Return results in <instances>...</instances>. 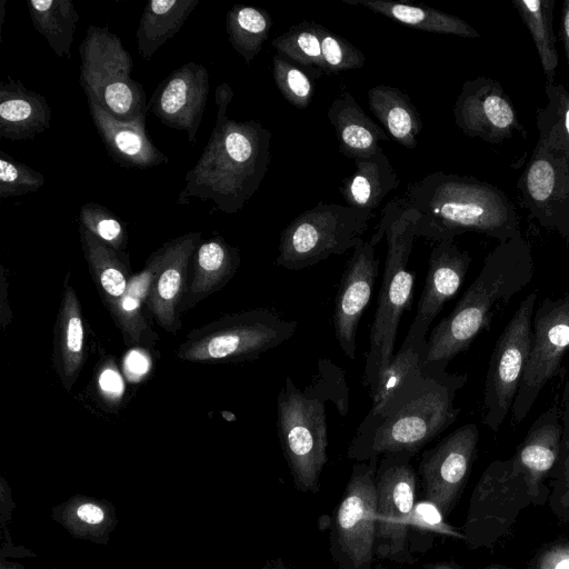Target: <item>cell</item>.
<instances>
[{
  "instance_id": "obj_3",
  "label": "cell",
  "mask_w": 569,
  "mask_h": 569,
  "mask_svg": "<svg viewBox=\"0 0 569 569\" xmlns=\"http://www.w3.org/2000/svg\"><path fill=\"white\" fill-rule=\"evenodd\" d=\"M533 264L525 246L509 242L497 248L452 311L429 333L423 373L445 372L449 362L488 330L498 307L508 303L532 279Z\"/></svg>"
},
{
  "instance_id": "obj_13",
  "label": "cell",
  "mask_w": 569,
  "mask_h": 569,
  "mask_svg": "<svg viewBox=\"0 0 569 569\" xmlns=\"http://www.w3.org/2000/svg\"><path fill=\"white\" fill-rule=\"evenodd\" d=\"M377 459L357 463L336 515L340 549L359 568L372 560L377 525Z\"/></svg>"
},
{
  "instance_id": "obj_4",
  "label": "cell",
  "mask_w": 569,
  "mask_h": 569,
  "mask_svg": "<svg viewBox=\"0 0 569 569\" xmlns=\"http://www.w3.org/2000/svg\"><path fill=\"white\" fill-rule=\"evenodd\" d=\"M417 212L405 208L398 198L382 210L381 219L369 242L376 247L387 238V257L378 305L369 335L365 381L370 397L376 392L379 377L393 357L401 316L411 308L415 274L408 269L416 236Z\"/></svg>"
},
{
  "instance_id": "obj_14",
  "label": "cell",
  "mask_w": 569,
  "mask_h": 569,
  "mask_svg": "<svg viewBox=\"0 0 569 569\" xmlns=\"http://www.w3.org/2000/svg\"><path fill=\"white\" fill-rule=\"evenodd\" d=\"M478 438L477 426L467 423L422 453L418 471L426 500L436 505L443 515L451 511L467 480Z\"/></svg>"
},
{
  "instance_id": "obj_24",
  "label": "cell",
  "mask_w": 569,
  "mask_h": 569,
  "mask_svg": "<svg viewBox=\"0 0 569 569\" xmlns=\"http://www.w3.org/2000/svg\"><path fill=\"white\" fill-rule=\"evenodd\" d=\"M240 251L223 237L201 241L193 254L192 277L181 305V313L221 290L240 266Z\"/></svg>"
},
{
  "instance_id": "obj_36",
  "label": "cell",
  "mask_w": 569,
  "mask_h": 569,
  "mask_svg": "<svg viewBox=\"0 0 569 569\" xmlns=\"http://www.w3.org/2000/svg\"><path fill=\"white\" fill-rule=\"evenodd\" d=\"M427 340L418 341L405 338L402 345L387 368L381 372L372 405L379 403L415 373L421 371Z\"/></svg>"
},
{
  "instance_id": "obj_2",
  "label": "cell",
  "mask_w": 569,
  "mask_h": 569,
  "mask_svg": "<svg viewBox=\"0 0 569 569\" xmlns=\"http://www.w3.org/2000/svg\"><path fill=\"white\" fill-rule=\"evenodd\" d=\"M466 379L446 371L415 373L372 405L348 448V457L360 461L398 453L412 457L456 421L460 409L455 408L453 400Z\"/></svg>"
},
{
  "instance_id": "obj_12",
  "label": "cell",
  "mask_w": 569,
  "mask_h": 569,
  "mask_svg": "<svg viewBox=\"0 0 569 569\" xmlns=\"http://www.w3.org/2000/svg\"><path fill=\"white\" fill-rule=\"evenodd\" d=\"M411 456H383L376 472L377 525L375 551L382 558L405 561L408 528L415 506L416 473Z\"/></svg>"
},
{
  "instance_id": "obj_35",
  "label": "cell",
  "mask_w": 569,
  "mask_h": 569,
  "mask_svg": "<svg viewBox=\"0 0 569 569\" xmlns=\"http://www.w3.org/2000/svg\"><path fill=\"white\" fill-rule=\"evenodd\" d=\"M271 44L295 64L323 73L325 64L316 22L303 20L277 36Z\"/></svg>"
},
{
  "instance_id": "obj_9",
  "label": "cell",
  "mask_w": 569,
  "mask_h": 569,
  "mask_svg": "<svg viewBox=\"0 0 569 569\" xmlns=\"http://www.w3.org/2000/svg\"><path fill=\"white\" fill-rule=\"evenodd\" d=\"M277 431L296 487L317 492L328 460L325 402L301 391L290 377L277 398Z\"/></svg>"
},
{
  "instance_id": "obj_22",
  "label": "cell",
  "mask_w": 569,
  "mask_h": 569,
  "mask_svg": "<svg viewBox=\"0 0 569 569\" xmlns=\"http://www.w3.org/2000/svg\"><path fill=\"white\" fill-rule=\"evenodd\" d=\"M51 109L41 93L8 76L0 83V137L33 139L50 127Z\"/></svg>"
},
{
  "instance_id": "obj_43",
  "label": "cell",
  "mask_w": 569,
  "mask_h": 569,
  "mask_svg": "<svg viewBox=\"0 0 569 569\" xmlns=\"http://www.w3.org/2000/svg\"><path fill=\"white\" fill-rule=\"evenodd\" d=\"M555 172L546 160L535 161L527 173V188L536 201H545L553 190Z\"/></svg>"
},
{
  "instance_id": "obj_38",
  "label": "cell",
  "mask_w": 569,
  "mask_h": 569,
  "mask_svg": "<svg viewBox=\"0 0 569 569\" xmlns=\"http://www.w3.org/2000/svg\"><path fill=\"white\" fill-rule=\"evenodd\" d=\"M79 224L117 251H126L128 232L119 218L97 202L84 203L79 211Z\"/></svg>"
},
{
  "instance_id": "obj_41",
  "label": "cell",
  "mask_w": 569,
  "mask_h": 569,
  "mask_svg": "<svg viewBox=\"0 0 569 569\" xmlns=\"http://www.w3.org/2000/svg\"><path fill=\"white\" fill-rule=\"evenodd\" d=\"M303 391L323 402L332 401L340 415H347L349 388L346 383L343 370L330 360L320 359L318 373Z\"/></svg>"
},
{
  "instance_id": "obj_30",
  "label": "cell",
  "mask_w": 569,
  "mask_h": 569,
  "mask_svg": "<svg viewBox=\"0 0 569 569\" xmlns=\"http://www.w3.org/2000/svg\"><path fill=\"white\" fill-rule=\"evenodd\" d=\"M362 7L417 30L475 38L479 33L462 19L423 4L390 0H341Z\"/></svg>"
},
{
  "instance_id": "obj_42",
  "label": "cell",
  "mask_w": 569,
  "mask_h": 569,
  "mask_svg": "<svg viewBox=\"0 0 569 569\" xmlns=\"http://www.w3.org/2000/svg\"><path fill=\"white\" fill-rule=\"evenodd\" d=\"M409 527L459 539L466 538L465 535L448 525L440 509L428 500L415 503Z\"/></svg>"
},
{
  "instance_id": "obj_23",
  "label": "cell",
  "mask_w": 569,
  "mask_h": 569,
  "mask_svg": "<svg viewBox=\"0 0 569 569\" xmlns=\"http://www.w3.org/2000/svg\"><path fill=\"white\" fill-rule=\"evenodd\" d=\"M82 251L100 299L112 319L126 296L131 273L129 256L117 251L79 224Z\"/></svg>"
},
{
  "instance_id": "obj_54",
  "label": "cell",
  "mask_w": 569,
  "mask_h": 569,
  "mask_svg": "<svg viewBox=\"0 0 569 569\" xmlns=\"http://www.w3.org/2000/svg\"><path fill=\"white\" fill-rule=\"evenodd\" d=\"M486 569H499V568H486Z\"/></svg>"
},
{
  "instance_id": "obj_18",
  "label": "cell",
  "mask_w": 569,
  "mask_h": 569,
  "mask_svg": "<svg viewBox=\"0 0 569 569\" xmlns=\"http://www.w3.org/2000/svg\"><path fill=\"white\" fill-rule=\"evenodd\" d=\"M201 242V232L192 231L167 241V254L151 288L148 310L166 332L181 329V305L189 282L191 259Z\"/></svg>"
},
{
  "instance_id": "obj_29",
  "label": "cell",
  "mask_w": 569,
  "mask_h": 569,
  "mask_svg": "<svg viewBox=\"0 0 569 569\" xmlns=\"http://www.w3.org/2000/svg\"><path fill=\"white\" fill-rule=\"evenodd\" d=\"M371 112L386 128L393 140L408 148L417 147V137L422 130L420 113L410 97L400 89L378 84L367 92Z\"/></svg>"
},
{
  "instance_id": "obj_8",
  "label": "cell",
  "mask_w": 569,
  "mask_h": 569,
  "mask_svg": "<svg viewBox=\"0 0 569 569\" xmlns=\"http://www.w3.org/2000/svg\"><path fill=\"white\" fill-rule=\"evenodd\" d=\"M373 216L371 210L318 202L282 230L276 266L301 270L355 249Z\"/></svg>"
},
{
  "instance_id": "obj_26",
  "label": "cell",
  "mask_w": 569,
  "mask_h": 569,
  "mask_svg": "<svg viewBox=\"0 0 569 569\" xmlns=\"http://www.w3.org/2000/svg\"><path fill=\"white\" fill-rule=\"evenodd\" d=\"M562 428L556 407L541 415L529 430L516 456V469L523 475L528 491L536 497L539 483L555 465Z\"/></svg>"
},
{
  "instance_id": "obj_16",
  "label": "cell",
  "mask_w": 569,
  "mask_h": 569,
  "mask_svg": "<svg viewBox=\"0 0 569 569\" xmlns=\"http://www.w3.org/2000/svg\"><path fill=\"white\" fill-rule=\"evenodd\" d=\"M380 261L375 247L362 240L355 249L341 277L335 300L332 323L342 352L356 359V335L378 276Z\"/></svg>"
},
{
  "instance_id": "obj_17",
  "label": "cell",
  "mask_w": 569,
  "mask_h": 569,
  "mask_svg": "<svg viewBox=\"0 0 569 569\" xmlns=\"http://www.w3.org/2000/svg\"><path fill=\"white\" fill-rule=\"evenodd\" d=\"M471 258L453 239L437 242L430 253L425 286L406 338L427 340L430 326L463 283Z\"/></svg>"
},
{
  "instance_id": "obj_39",
  "label": "cell",
  "mask_w": 569,
  "mask_h": 569,
  "mask_svg": "<svg viewBox=\"0 0 569 569\" xmlns=\"http://www.w3.org/2000/svg\"><path fill=\"white\" fill-rule=\"evenodd\" d=\"M316 29L321 43L325 73H339L363 67L365 54L352 43L320 23H316Z\"/></svg>"
},
{
  "instance_id": "obj_10",
  "label": "cell",
  "mask_w": 569,
  "mask_h": 569,
  "mask_svg": "<svg viewBox=\"0 0 569 569\" xmlns=\"http://www.w3.org/2000/svg\"><path fill=\"white\" fill-rule=\"evenodd\" d=\"M537 292L519 305L499 336L491 353L485 382L483 422L498 431L513 405L531 348V319Z\"/></svg>"
},
{
  "instance_id": "obj_33",
  "label": "cell",
  "mask_w": 569,
  "mask_h": 569,
  "mask_svg": "<svg viewBox=\"0 0 569 569\" xmlns=\"http://www.w3.org/2000/svg\"><path fill=\"white\" fill-rule=\"evenodd\" d=\"M271 28V17L262 8L234 4L226 16L228 40L247 64L260 53Z\"/></svg>"
},
{
  "instance_id": "obj_40",
  "label": "cell",
  "mask_w": 569,
  "mask_h": 569,
  "mask_svg": "<svg viewBox=\"0 0 569 569\" xmlns=\"http://www.w3.org/2000/svg\"><path fill=\"white\" fill-rule=\"evenodd\" d=\"M46 183V177L0 150V198H13L36 192Z\"/></svg>"
},
{
  "instance_id": "obj_51",
  "label": "cell",
  "mask_w": 569,
  "mask_h": 569,
  "mask_svg": "<svg viewBox=\"0 0 569 569\" xmlns=\"http://www.w3.org/2000/svg\"><path fill=\"white\" fill-rule=\"evenodd\" d=\"M6 0H1L0 2V11H1V14H0V42H2V26H3V20H4V12H6Z\"/></svg>"
},
{
  "instance_id": "obj_31",
  "label": "cell",
  "mask_w": 569,
  "mask_h": 569,
  "mask_svg": "<svg viewBox=\"0 0 569 569\" xmlns=\"http://www.w3.org/2000/svg\"><path fill=\"white\" fill-rule=\"evenodd\" d=\"M199 0H150L136 32L138 53L149 60L187 21Z\"/></svg>"
},
{
  "instance_id": "obj_44",
  "label": "cell",
  "mask_w": 569,
  "mask_h": 569,
  "mask_svg": "<svg viewBox=\"0 0 569 569\" xmlns=\"http://www.w3.org/2000/svg\"><path fill=\"white\" fill-rule=\"evenodd\" d=\"M151 366V358L142 347L129 350L123 359L124 373L130 381H140L150 372Z\"/></svg>"
},
{
  "instance_id": "obj_28",
  "label": "cell",
  "mask_w": 569,
  "mask_h": 569,
  "mask_svg": "<svg viewBox=\"0 0 569 569\" xmlns=\"http://www.w3.org/2000/svg\"><path fill=\"white\" fill-rule=\"evenodd\" d=\"M356 170L342 181L339 191L346 204L356 209L378 208L400 179L382 148L371 157L355 160Z\"/></svg>"
},
{
  "instance_id": "obj_21",
  "label": "cell",
  "mask_w": 569,
  "mask_h": 569,
  "mask_svg": "<svg viewBox=\"0 0 569 569\" xmlns=\"http://www.w3.org/2000/svg\"><path fill=\"white\" fill-rule=\"evenodd\" d=\"M67 273L58 311L53 365L67 391L76 383L86 361V333L82 309Z\"/></svg>"
},
{
  "instance_id": "obj_53",
  "label": "cell",
  "mask_w": 569,
  "mask_h": 569,
  "mask_svg": "<svg viewBox=\"0 0 569 569\" xmlns=\"http://www.w3.org/2000/svg\"><path fill=\"white\" fill-rule=\"evenodd\" d=\"M565 124H566L567 132L569 134V108H568V110L566 112Z\"/></svg>"
},
{
  "instance_id": "obj_1",
  "label": "cell",
  "mask_w": 569,
  "mask_h": 569,
  "mask_svg": "<svg viewBox=\"0 0 569 569\" xmlns=\"http://www.w3.org/2000/svg\"><path fill=\"white\" fill-rule=\"evenodd\" d=\"M232 98L227 82L217 86L216 123L200 158L184 176L178 204L199 199L211 201L223 213H237L264 179L271 159V132L254 120L230 119L227 111Z\"/></svg>"
},
{
  "instance_id": "obj_46",
  "label": "cell",
  "mask_w": 569,
  "mask_h": 569,
  "mask_svg": "<svg viewBox=\"0 0 569 569\" xmlns=\"http://www.w3.org/2000/svg\"><path fill=\"white\" fill-rule=\"evenodd\" d=\"M98 383L102 393L111 399L120 398L123 395L124 385L117 368L103 369L99 375Z\"/></svg>"
},
{
  "instance_id": "obj_37",
  "label": "cell",
  "mask_w": 569,
  "mask_h": 569,
  "mask_svg": "<svg viewBox=\"0 0 569 569\" xmlns=\"http://www.w3.org/2000/svg\"><path fill=\"white\" fill-rule=\"evenodd\" d=\"M272 76L282 97L298 109H306L313 97L315 87L308 74L280 54L272 57Z\"/></svg>"
},
{
  "instance_id": "obj_6",
  "label": "cell",
  "mask_w": 569,
  "mask_h": 569,
  "mask_svg": "<svg viewBox=\"0 0 569 569\" xmlns=\"http://www.w3.org/2000/svg\"><path fill=\"white\" fill-rule=\"evenodd\" d=\"M297 329V321L273 309L256 308L191 330L176 353L180 360L203 365L252 361L289 340Z\"/></svg>"
},
{
  "instance_id": "obj_7",
  "label": "cell",
  "mask_w": 569,
  "mask_h": 569,
  "mask_svg": "<svg viewBox=\"0 0 569 569\" xmlns=\"http://www.w3.org/2000/svg\"><path fill=\"white\" fill-rule=\"evenodd\" d=\"M79 57V82L86 97L119 120L146 117L147 96L142 84L131 78L132 57L108 26L87 28Z\"/></svg>"
},
{
  "instance_id": "obj_34",
  "label": "cell",
  "mask_w": 569,
  "mask_h": 569,
  "mask_svg": "<svg viewBox=\"0 0 569 569\" xmlns=\"http://www.w3.org/2000/svg\"><path fill=\"white\" fill-rule=\"evenodd\" d=\"M513 4L532 36L548 80L552 81L558 66L552 33L553 1L515 0Z\"/></svg>"
},
{
  "instance_id": "obj_50",
  "label": "cell",
  "mask_w": 569,
  "mask_h": 569,
  "mask_svg": "<svg viewBox=\"0 0 569 569\" xmlns=\"http://www.w3.org/2000/svg\"><path fill=\"white\" fill-rule=\"evenodd\" d=\"M568 455L565 461V490L561 496V503L569 508V441L566 442Z\"/></svg>"
},
{
  "instance_id": "obj_11",
  "label": "cell",
  "mask_w": 569,
  "mask_h": 569,
  "mask_svg": "<svg viewBox=\"0 0 569 569\" xmlns=\"http://www.w3.org/2000/svg\"><path fill=\"white\" fill-rule=\"evenodd\" d=\"M569 350V295L547 298L533 317L531 348L513 401V415L520 422L540 390L559 372Z\"/></svg>"
},
{
  "instance_id": "obj_20",
  "label": "cell",
  "mask_w": 569,
  "mask_h": 569,
  "mask_svg": "<svg viewBox=\"0 0 569 569\" xmlns=\"http://www.w3.org/2000/svg\"><path fill=\"white\" fill-rule=\"evenodd\" d=\"M166 254L167 242L149 256L139 272L131 276L126 296L113 318L128 346L151 347L159 339L148 319V316H151L148 310V300Z\"/></svg>"
},
{
  "instance_id": "obj_32",
  "label": "cell",
  "mask_w": 569,
  "mask_h": 569,
  "mask_svg": "<svg viewBox=\"0 0 569 569\" xmlns=\"http://www.w3.org/2000/svg\"><path fill=\"white\" fill-rule=\"evenodd\" d=\"M29 14L33 28L47 40L53 52L70 59L74 30L80 14L70 0H30Z\"/></svg>"
},
{
  "instance_id": "obj_27",
  "label": "cell",
  "mask_w": 569,
  "mask_h": 569,
  "mask_svg": "<svg viewBox=\"0 0 569 569\" xmlns=\"http://www.w3.org/2000/svg\"><path fill=\"white\" fill-rule=\"evenodd\" d=\"M455 118L468 136H482L493 128L506 131L515 123V112L509 102L498 93L487 92L477 82H466L455 104Z\"/></svg>"
},
{
  "instance_id": "obj_45",
  "label": "cell",
  "mask_w": 569,
  "mask_h": 569,
  "mask_svg": "<svg viewBox=\"0 0 569 569\" xmlns=\"http://www.w3.org/2000/svg\"><path fill=\"white\" fill-rule=\"evenodd\" d=\"M538 569H569V543L547 550L539 559Z\"/></svg>"
},
{
  "instance_id": "obj_19",
  "label": "cell",
  "mask_w": 569,
  "mask_h": 569,
  "mask_svg": "<svg viewBox=\"0 0 569 569\" xmlns=\"http://www.w3.org/2000/svg\"><path fill=\"white\" fill-rule=\"evenodd\" d=\"M93 124L111 159L126 168L147 169L168 163L169 158L154 144L146 132V117L122 121L87 97Z\"/></svg>"
},
{
  "instance_id": "obj_49",
  "label": "cell",
  "mask_w": 569,
  "mask_h": 569,
  "mask_svg": "<svg viewBox=\"0 0 569 569\" xmlns=\"http://www.w3.org/2000/svg\"><path fill=\"white\" fill-rule=\"evenodd\" d=\"M561 38L565 46L566 57L569 64V0L565 1L562 9Z\"/></svg>"
},
{
  "instance_id": "obj_5",
  "label": "cell",
  "mask_w": 569,
  "mask_h": 569,
  "mask_svg": "<svg viewBox=\"0 0 569 569\" xmlns=\"http://www.w3.org/2000/svg\"><path fill=\"white\" fill-rule=\"evenodd\" d=\"M398 200L417 212L416 236L436 242L469 230L498 234L506 222L486 187L440 171L411 183Z\"/></svg>"
},
{
  "instance_id": "obj_47",
  "label": "cell",
  "mask_w": 569,
  "mask_h": 569,
  "mask_svg": "<svg viewBox=\"0 0 569 569\" xmlns=\"http://www.w3.org/2000/svg\"><path fill=\"white\" fill-rule=\"evenodd\" d=\"M78 516L84 522L92 525L101 522L104 517L103 511L99 507L90 503L80 506L78 509Z\"/></svg>"
},
{
  "instance_id": "obj_48",
  "label": "cell",
  "mask_w": 569,
  "mask_h": 569,
  "mask_svg": "<svg viewBox=\"0 0 569 569\" xmlns=\"http://www.w3.org/2000/svg\"><path fill=\"white\" fill-rule=\"evenodd\" d=\"M1 327L4 331L6 327L10 323L12 313L9 305L7 303V281L4 278L3 267H1Z\"/></svg>"
},
{
  "instance_id": "obj_52",
  "label": "cell",
  "mask_w": 569,
  "mask_h": 569,
  "mask_svg": "<svg viewBox=\"0 0 569 569\" xmlns=\"http://www.w3.org/2000/svg\"><path fill=\"white\" fill-rule=\"evenodd\" d=\"M429 569H456L453 566H451L450 563H446V562H439V563H435V565H431V566H427Z\"/></svg>"
},
{
  "instance_id": "obj_15",
  "label": "cell",
  "mask_w": 569,
  "mask_h": 569,
  "mask_svg": "<svg viewBox=\"0 0 569 569\" xmlns=\"http://www.w3.org/2000/svg\"><path fill=\"white\" fill-rule=\"evenodd\" d=\"M209 93V73L206 67L190 61L174 69L156 88L148 110L162 124L182 130L194 143Z\"/></svg>"
},
{
  "instance_id": "obj_25",
  "label": "cell",
  "mask_w": 569,
  "mask_h": 569,
  "mask_svg": "<svg viewBox=\"0 0 569 569\" xmlns=\"http://www.w3.org/2000/svg\"><path fill=\"white\" fill-rule=\"evenodd\" d=\"M327 116L335 129L339 151L349 159L371 157L381 149V141L389 140L387 131L367 116L347 90L336 97Z\"/></svg>"
}]
</instances>
